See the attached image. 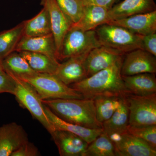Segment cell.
<instances>
[{
  "label": "cell",
  "instance_id": "6da1fadb",
  "mask_svg": "<svg viewBox=\"0 0 156 156\" xmlns=\"http://www.w3.org/2000/svg\"><path fill=\"white\" fill-rule=\"evenodd\" d=\"M123 58L110 67L102 70L69 87L85 99L94 100L100 96H126V89L121 73Z\"/></svg>",
  "mask_w": 156,
  "mask_h": 156
},
{
  "label": "cell",
  "instance_id": "7a4b0ae2",
  "mask_svg": "<svg viewBox=\"0 0 156 156\" xmlns=\"http://www.w3.org/2000/svg\"><path fill=\"white\" fill-rule=\"evenodd\" d=\"M54 114L67 122L90 129H102L96 118L94 100L56 99L42 100Z\"/></svg>",
  "mask_w": 156,
  "mask_h": 156
},
{
  "label": "cell",
  "instance_id": "3957f363",
  "mask_svg": "<svg viewBox=\"0 0 156 156\" xmlns=\"http://www.w3.org/2000/svg\"><path fill=\"white\" fill-rule=\"evenodd\" d=\"M95 30L102 46L124 54L136 49L143 50L142 36L134 34L122 27L105 23Z\"/></svg>",
  "mask_w": 156,
  "mask_h": 156
},
{
  "label": "cell",
  "instance_id": "277c9868",
  "mask_svg": "<svg viewBox=\"0 0 156 156\" xmlns=\"http://www.w3.org/2000/svg\"><path fill=\"white\" fill-rule=\"evenodd\" d=\"M19 78L30 84L42 100L84 98L82 94L66 85L54 75L38 73L34 76Z\"/></svg>",
  "mask_w": 156,
  "mask_h": 156
},
{
  "label": "cell",
  "instance_id": "5b68a950",
  "mask_svg": "<svg viewBox=\"0 0 156 156\" xmlns=\"http://www.w3.org/2000/svg\"><path fill=\"white\" fill-rule=\"evenodd\" d=\"M7 73V72H6ZM14 79L15 83L14 95L20 105L27 109L51 134L55 130L45 113L44 104L36 90L30 84L17 76L7 73Z\"/></svg>",
  "mask_w": 156,
  "mask_h": 156
},
{
  "label": "cell",
  "instance_id": "8992f818",
  "mask_svg": "<svg viewBox=\"0 0 156 156\" xmlns=\"http://www.w3.org/2000/svg\"><path fill=\"white\" fill-rule=\"evenodd\" d=\"M101 46L95 30H84L73 24L63 39L58 61L88 53Z\"/></svg>",
  "mask_w": 156,
  "mask_h": 156
},
{
  "label": "cell",
  "instance_id": "52a82bcc",
  "mask_svg": "<svg viewBox=\"0 0 156 156\" xmlns=\"http://www.w3.org/2000/svg\"><path fill=\"white\" fill-rule=\"evenodd\" d=\"M129 126L156 125V93L139 96L128 94Z\"/></svg>",
  "mask_w": 156,
  "mask_h": 156
},
{
  "label": "cell",
  "instance_id": "ba28073f",
  "mask_svg": "<svg viewBox=\"0 0 156 156\" xmlns=\"http://www.w3.org/2000/svg\"><path fill=\"white\" fill-rule=\"evenodd\" d=\"M107 135L114 144L116 156H156V149L127 130Z\"/></svg>",
  "mask_w": 156,
  "mask_h": 156
},
{
  "label": "cell",
  "instance_id": "9c48e42d",
  "mask_svg": "<svg viewBox=\"0 0 156 156\" xmlns=\"http://www.w3.org/2000/svg\"><path fill=\"white\" fill-rule=\"evenodd\" d=\"M144 73L156 74V56L141 49L126 53L123 56L121 66L122 76H132Z\"/></svg>",
  "mask_w": 156,
  "mask_h": 156
},
{
  "label": "cell",
  "instance_id": "30bf717a",
  "mask_svg": "<svg viewBox=\"0 0 156 156\" xmlns=\"http://www.w3.org/2000/svg\"><path fill=\"white\" fill-rule=\"evenodd\" d=\"M40 4L48 10L50 15L58 59L63 39L73 23L60 9L55 0H41Z\"/></svg>",
  "mask_w": 156,
  "mask_h": 156
},
{
  "label": "cell",
  "instance_id": "8fae6325",
  "mask_svg": "<svg viewBox=\"0 0 156 156\" xmlns=\"http://www.w3.org/2000/svg\"><path fill=\"white\" fill-rule=\"evenodd\" d=\"M125 54L102 45L92 49L88 53L85 60L87 76L110 67L122 58Z\"/></svg>",
  "mask_w": 156,
  "mask_h": 156
},
{
  "label": "cell",
  "instance_id": "7c38bea8",
  "mask_svg": "<svg viewBox=\"0 0 156 156\" xmlns=\"http://www.w3.org/2000/svg\"><path fill=\"white\" fill-rule=\"evenodd\" d=\"M28 135L22 126L16 122L0 127V156H11L25 143Z\"/></svg>",
  "mask_w": 156,
  "mask_h": 156
},
{
  "label": "cell",
  "instance_id": "4fadbf2b",
  "mask_svg": "<svg viewBox=\"0 0 156 156\" xmlns=\"http://www.w3.org/2000/svg\"><path fill=\"white\" fill-rule=\"evenodd\" d=\"M88 53L71 57L59 63L54 75L68 86L88 77L85 60Z\"/></svg>",
  "mask_w": 156,
  "mask_h": 156
},
{
  "label": "cell",
  "instance_id": "5bb4252c",
  "mask_svg": "<svg viewBox=\"0 0 156 156\" xmlns=\"http://www.w3.org/2000/svg\"><path fill=\"white\" fill-rule=\"evenodd\" d=\"M60 156H85L89 143L76 134L55 130L50 134Z\"/></svg>",
  "mask_w": 156,
  "mask_h": 156
},
{
  "label": "cell",
  "instance_id": "9a60e30c",
  "mask_svg": "<svg viewBox=\"0 0 156 156\" xmlns=\"http://www.w3.org/2000/svg\"><path fill=\"white\" fill-rule=\"evenodd\" d=\"M107 23L122 27L141 36L156 33V10L111 20Z\"/></svg>",
  "mask_w": 156,
  "mask_h": 156
},
{
  "label": "cell",
  "instance_id": "2e32d148",
  "mask_svg": "<svg viewBox=\"0 0 156 156\" xmlns=\"http://www.w3.org/2000/svg\"><path fill=\"white\" fill-rule=\"evenodd\" d=\"M23 51L41 53L58 62L56 56V44L52 34L44 36H23L15 51L19 52Z\"/></svg>",
  "mask_w": 156,
  "mask_h": 156
},
{
  "label": "cell",
  "instance_id": "e0dca14e",
  "mask_svg": "<svg viewBox=\"0 0 156 156\" xmlns=\"http://www.w3.org/2000/svg\"><path fill=\"white\" fill-rule=\"evenodd\" d=\"M155 10L154 0H124L108 10L109 17L110 21Z\"/></svg>",
  "mask_w": 156,
  "mask_h": 156
},
{
  "label": "cell",
  "instance_id": "ac0fdd59",
  "mask_svg": "<svg viewBox=\"0 0 156 156\" xmlns=\"http://www.w3.org/2000/svg\"><path fill=\"white\" fill-rule=\"evenodd\" d=\"M129 94L145 96L156 93L155 74L144 73L134 75L122 76Z\"/></svg>",
  "mask_w": 156,
  "mask_h": 156
},
{
  "label": "cell",
  "instance_id": "d6986e66",
  "mask_svg": "<svg viewBox=\"0 0 156 156\" xmlns=\"http://www.w3.org/2000/svg\"><path fill=\"white\" fill-rule=\"evenodd\" d=\"M44 107L46 115L55 130L69 131L82 137L89 144L103 132L102 129H90L67 122L58 118L44 104Z\"/></svg>",
  "mask_w": 156,
  "mask_h": 156
},
{
  "label": "cell",
  "instance_id": "ffe728a7",
  "mask_svg": "<svg viewBox=\"0 0 156 156\" xmlns=\"http://www.w3.org/2000/svg\"><path fill=\"white\" fill-rule=\"evenodd\" d=\"M108 10L100 6H84L80 19L73 24L84 30H95L99 26L109 22Z\"/></svg>",
  "mask_w": 156,
  "mask_h": 156
},
{
  "label": "cell",
  "instance_id": "44dd1931",
  "mask_svg": "<svg viewBox=\"0 0 156 156\" xmlns=\"http://www.w3.org/2000/svg\"><path fill=\"white\" fill-rule=\"evenodd\" d=\"M52 34L50 15L44 7L32 18L25 20L23 36H44Z\"/></svg>",
  "mask_w": 156,
  "mask_h": 156
},
{
  "label": "cell",
  "instance_id": "7402d4cb",
  "mask_svg": "<svg viewBox=\"0 0 156 156\" xmlns=\"http://www.w3.org/2000/svg\"><path fill=\"white\" fill-rule=\"evenodd\" d=\"M25 24L24 20L13 28L0 32V61L15 51L23 35Z\"/></svg>",
  "mask_w": 156,
  "mask_h": 156
},
{
  "label": "cell",
  "instance_id": "603a6c76",
  "mask_svg": "<svg viewBox=\"0 0 156 156\" xmlns=\"http://www.w3.org/2000/svg\"><path fill=\"white\" fill-rule=\"evenodd\" d=\"M128 126L129 109L126 96L110 119L102 123V130L107 134L122 132L127 130Z\"/></svg>",
  "mask_w": 156,
  "mask_h": 156
},
{
  "label": "cell",
  "instance_id": "cb8c5ba5",
  "mask_svg": "<svg viewBox=\"0 0 156 156\" xmlns=\"http://www.w3.org/2000/svg\"><path fill=\"white\" fill-rule=\"evenodd\" d=\"M19 53L27 62L30 67L40 73L54 75L60 63L41 53L26 51H20Z\"/></svg>",
  "mask_w": 156,
  "mask_h": 156
},
{
  "label": "cell",
  "instance_id": "d4e9b609",
  "mask_svg": "<svg viewBox=\"0 0 156 156\" xmlns=\"http://www.w3.org/2000/svg\"><path fill=\"white\" fill-rule=\"evenodd\" d=\"M4 70L19 77L34 76L38 73L30 66L19 52L14 51L2 60Z\"/></svg>",
  "mask_w": 156,
  "mask_h": 156
},
{
  "label": "cell",
  "instance_id": "484cf974",
  "mask_svg": "<svg viewBox=\"0 0 156 156\" xmlns=\"http://www.w3.org/2000/svg\"><path fill=\"white\" fill-rule=\"evenodd\" d=\"M126 96H100L95 98L94 104L98 122L102 124L109 119Z\"/></svg>",
  "mask_w": 156,
  "mask_h": 156
},
{
  "label": "cell",
  "instance_id": "4316f807",
  "mask_svg": "<svg viewBox=\"0 0 156 156\" xmlns=\"http://www.w3.org/2000/svg\"><path fill=\"white\" fill-rule=\"evenodd\" d=\"M85 156H116L114 144L103 131L89 144Z\"/></svg>",
  "mask_w": 156,
  "mask_h": 156
},
{
  "label": "cell",
  "instance_id": "83f0119b",
  "mask_svg": "<svg viewBox=\"0 0 156 156\" xmlns=\"http://www.w3.org/2000/svg\"><path fill=\"white\" fill-rule=\"evenodd\" d=\"M128 132L141 139L156 150V125L142 126H128Z\"/></svg>",
  "mask_w": 156,
  "mask_h": 156
},
{
  "label": "cell",
  "instance_id": "f1b7e54d",
  "mask_svg": "<svg viewBox=\"0 0 156 156\" xmlns=\"http://www.w3.org/2000/svg\"><path fill=\"white\" fill-rule=\"evenodd\" d=\"M62 11L75 24L80 19L84 6L81 0H55Z\"/></svg>",
  "mask_w": 156,
  "mask_h": 156
},
{
  "label": "cell",
  "instance_id": "f546056e",
  "mask_svg": "<svg viewBox=\"0 0 156 156\" xmlns=\"http://www.w3.org/2000/svg\"><path fill=\"white\" fill-rule=\"evenodd\" d=\"M15 83L14 79L5 72L0 73V93L14 95Z\"/></svg>",
  "mask_w": 156,
  "mask_h": 156
},
{
  "label": "cell",
  "instance_id": "4dcf8cb0",
  "mask_svg": "<svg viewBox=\"0 0 156 156\" xmlns=\"http://www.w3.org/2000/svg\"><path fill=\"white\" fill-rule=\"evenodd\" d=\"M41 155L38 149L29 141L25 143L17 150L14 151L11 156H38Z\"/></svg>",
  "mask_w": 156,
  "mask_h": 156
},
{
  "label": "cell",
  "instance_id": "1f68e13d",
  "mask_svg": "<svg viewBox=\"0 0 156 156\" xmlns=\"http://www.w3.org/2000/svg\"><path fill=\"white\" fill-rule=\"evenodd\" d=\"M143 50L156 56V33L142 36Z\"/></svg>",
  "mask_w": 156,
  "mask_h": 156
},
{
  "label": "cell",
  "instance_id": "d6a6232c",
  "mask_svg": "<svg viewBox=\"0 0 156 156\" xmlns=\"http://www.w3.org/2000/svg\"><path fill=\"white\" fill-rule=\"evenodd\" d=\"M84 6L95 5L109 10L115 4L114 0H81Z\"/></svg>",
  "mask_w": 156,
  "mask_h": 156
},
{
  "label": "cell",
  "instance_id": "836d02e7",
  "mask_svg": "<svg viewBox=\"0 0 156 156\" xmlns=\"http://www.w3.org/2000/svg\"><path fill=\"white\" fill-rule=\"evenodd\" d=\"M5 71L4 68H3L2 63V61H0V73Z\"/></svg>",
  "mask_w": 156,
  "mask_h": 156
},
{
  "label": "cell",
  "instance_id": "e575fe53",
  "mask_svg": "<svg viewBox=\"0 0 156 156\" xmlns=\"http://www.w3.org/2000/svg\"><path fill=\"white\" fill-rule=\"evenodd\" d=\"M119 0H114V3H116V2H119Z\"/></svg>",
  "mask_w": 156,
  "mask_h": 156
}]
</instances>
